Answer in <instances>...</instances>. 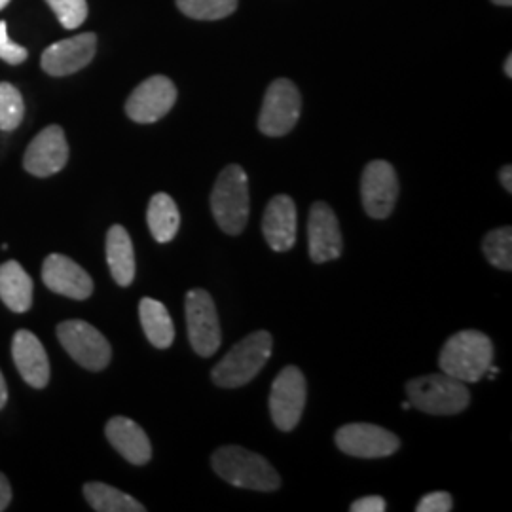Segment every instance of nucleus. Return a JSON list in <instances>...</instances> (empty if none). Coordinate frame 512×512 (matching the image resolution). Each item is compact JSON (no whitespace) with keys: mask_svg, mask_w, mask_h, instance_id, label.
<instances>
[{"mask_svg":"<svg viewBox=\"0 0 512 512\" xmlns=\"http://www.w3.org/2000/svg\"><path fill=\"white\" fill-rule=\"evenodd\" d=\"M211 465L222 480L236 488L275 492L281 486V478L272 463L241 446H220L211 458Z\"/></svg>","mask_w":512,"mask_h":512,"instance_id":"nucleus-1","label":"nucleus"},{"mask_svg":"<svg viewBox=\"0 0 512 512\" xmlns=\"http://www.w3.org/2000/svg\"><path fill=\"white\" fill-rule=\"evenodd\" d=\"M494 359V344L480 330H461L440 351L439 365L444 374L463 384H475L486 376Z\"/></svg>","mask_w":512,"mask_h":512,"instance_id":"nucleus-2","label":"nucleus"},{"mask_svg":"<svg viewBox=\"0 0 512 512\" xmlns=\"http://www.w3.org/2000/svg\"><path fill=\"white\" fill-rule=\"evenodd\" d=\"M272 349L274 338L268 330H256L245 336L213 368V382L224 389H236L249 384L272 357Z\"/></svg>","mask_w":512,"mask_h":512,"instance_id":"nucleus-3","label":"nucleus"},{"mask_svg":"<svg viewBox=\"0 0 512 512\" xmlns=\"http://www.w3.org/2000/svg\"><path fill=\"white\" fill-rule=\"evenodd\" d=\"M211 211L220 230L239 236L249 220V177L241 165H228L220 171L211 192Z\"/></svg>","mask_w":512,"mask_h":512,"instance_id":"nucleus-4","label":"nucleus"},{"mask_svg":"<svg viewBox=\"0 0 512 512\" xmlns=\"http://www.w3.org/2000/svg\"><path fill=\"white\" fill-rule=\"evenodd\" d=\"M406 393L414 408L431 416H456L471 403L465 384L444 372L410 380Z\"/></svg>","mask_w":512,"mask_h":512,"instance_id":"nucleus-5","label":"nucleus"},{"mask_svg":"<svg viewBox=\"0 0 512 512\" xmlns=\"http://www.w3.org/2000/svg\"><path fill=\"white\" fill-rule=\"evenodd\" d=\"M57 338L74 361L86 370L101 372L109 366L112 348L109 340L90 323L71 319L57 325Z\"/></svg>","mask_w":512,"mask_h":512,"instance_id":"nucleus-6","label":"nucleus"},{"mask_svg":"<svg viewBox=\"0 0 512 512\" xmlns=\"http://www.w3.org/2000/svg\"><path fill=\"white\" fill-rule=\"evenodd\" d=\"M186 327L190 346L200 357H211L222 344L219 313L211 294L203 289H192L186 293Z\"/></svg>","mask_w":512,"mask_h":512,"instance_id":"nucleus-7","label":"nucleus"},{"mask_svg":"<svg viewBox=\"0 0 512 512\" xmlns=\"http://www.w3.org/2000/svg\"><path fill=\"white\" fill-rule=\"evenodd\" d=\"M302 97L291 80L277 78L264 97L258 116V129L268 137H283L298 124Z\"/></svg>","mask_w":512,"mask_h":512,"instance_id":"nucleus-8","label":"nucleus"},{"mask_svg":"<svg viewBox=\"0 0 512 512\" xmlns=\"http://www.w3.org/2000/svg\"><path fill=\"white\" fill-rule=\"evenodd\" d=\"M308 397V385L298 366H285L272 384L270 414L275 427L281 431H293L304 414Z\"/></svg>","mask_w":512,"mask_h":512,"instance_id":"nucleus-9","label":"nucleus"},{"mask_svg":"<svg viewBox=\"0 0 512 512\" xmlns=\"http://www.w3.org/2000/svg\"><path fill=\"white\" fill-rule=\"evenodd\" d=\"M334 440L344 454L353 458H387L401 448L397 435L372 423H348L336 431Z\"/></svg>","mask_w":512,"mask_h":512,"instance_id":"nucleus-10","label":"nucleus"},{"mask_svg":"<svg viewBox=\"0 0 512 512\" xmlns=\"http://www.w3.org/2000/svg\"><path fill=\"white\" fill-rule=\"evenodd\" d=\"M397 198L399 179L395 167L384 160H374L366 165L361 177V200L368 217L387 219L395 209Z\"/></svg>","mask_w":512,"mask_h":512,"instance_id":"nucleus-11","label":"nucleus"},{"mask_svg":"<svg viewBox=\"0 0 512 512\" xmlns=\"http://www.w3.org/2000/svg\"><path fill=\"white\" fill-rule=\"evenodd\" d=\"M177 101L175 84L162 74L141 82L126 101V114L137 124H154L162 120Z\"/></svg>","mask_w":512,"mask_h":512,"instance_id":"nucleus-12","label":"nucleus"},{"mask_svg":"<svg viewBox=\"0 0 512 512\" xmlns=\"http://www.w3.org/2000/svg\"><path fill=\"white\" fill-rule=\"evenodd\" d=\"M69 162V145L65 131L59 126H48L38 133L27 147L23 167L35 177H52Z\"/></svg>","mask_w":512,"mask_h":512,"instance_id":"nucleus-13","label":"nucleus"},{"mask_svg":"<svg viewBox=\"0 0 512 512\" xmlns=\"http://www.w3.org/2000/svg\"><path fill=\"white\" fill-rule=\"evenodd\" d=\"M97 37L82 33L78 37L59 40L48 46L42 54V71L50 76H69L88 67L95 57Z\"/></svg>","mask_w":512,"mask_h":512,"instance_id":"nucleus-14","label":"nucleus"},{"mask_svg":"<svg viewBox=\"0 0 512 512\" xmlns=\"http://www.w3.org/2000/svg\"><path fill=\"white\" fill-rule=\"evenodd\" d=\"M42 281L55 294H63L73 300H86L93 293V281L90 274L76 264L69 256H46L42 264Z\"/></svg>","mask_w":512,"mask_h":512,"instance_id":"nucleus-15","label":"nucleus"},{"mask_svg":"<svg viewBox=\"0 0 512 512\" xmlns=\"http://www.w3.org/2000/svg\"><path fill=\"white\" fill-rule=\"evenodd\" d=\"M308 241H310V256L315 264H323L336 260L342 255V232L338 217L334 215L329 203L315 202L311 205L310 220H308Z\"/></svg>","mask_w":512,"mask_h":512,"instance_id":"nucleus-16","label":"nucleus"},{"mask_svg":"<svg viewBox=\"0 0 512 512\" xmlns=\"http://www.w3.org/2000/svg\"><path fill=\"white\" fill-rule=\"evenodd\" d=\"M12 357L25 384L44 389L50 382V361L42 342L31 330L21 329L12 338Z\"/></svg>","mask_w":512,"mask_h":512,"instance_id":"nucleus-17","label":"nucleus"},{"mask_svg":"<svg viewBox=\"0 0 512 512\" xmlns=\"http://www.w3.org/2000/svg\"><path fill=\"white\" fill-rule=\"evenodd\" d=\"M296 219L293 198L279 194L268 203L262 219V234L277 253L293 249L296 243Z\"/></svg>","mask_w":512,"mask_h":512,"instance_id":"nucleus-18","label":"nucleus"},{"mask_svg":"<svg viewBox=\"0 0 512 512\" xmlns=\"http://www.w3.org/2000/svg\"><path fill=\"white\" fill-rule=\"evenodd\" d=\"M105 435L112 448L133 465H147L152 458V444L145 429L129 418H112L105 427Z\"/></svg>","mask_w":512,"mask_h":512,"instance_id":"nucleus-19","label":"nucleus"},{"mask_svg":"<svg viewBox=\"0 0 512 512\" xmlns=\"http://www.w3.org/2000/svg\"><path fill=\"white\" fill-rule=\"evenodd\" d=\"M0 300L16 313L29 311L33 304V279L16 260L0 266Z\"/></svg>","mask_w":512,"mask_h":512,"instance_id":"nucleus-20","label":"nucleus"},{"mask_svg":"<svg viewBox=\"0 0 512 512\" xmlns=\"http://www.w3.org/2000/svg\"><path fill=\"white\" fill-rule=\"evenodd\" d=\"M107 262L110 274L120 287H129L135 279V251L128 230L114 224L107 234Z\"/></svg>","mask_w":512,"mask_h":512,"instance_id":"nucleus-21","label":"nucleus"},{"mask_svg":"<svg viewBox=\"0 0 512 512\" xmlns=\"http://www.w3.org/2000/svg\"><path fill=\"white\" fill-rule=\"evenodd\" d=\"M139 319L148 342L158 349L171 348L175 340V327L169 311L160 300L143 298L139 302Z\"/></svg>","mask_w":512,"mask_h":512,"instance_id":"nucleus-22","label":"nucleus"},{"mask_svg":"<svg viewBox=\"0 0 512 512\" xmlns=\"http://www.w3.org/2000/svg\"><path fill=\"white\" fill-rule=\"evenodd\" d=\"M147 222L152 238L158 243L173 241L181 226V213L175 200L164 192L154 194L148 202Z\"/></svg>","mask_w":512,"mask_h":512,"instance_id":"nucleus-23","label":"nucleus"},{"mask_svg":"<svg viewBox=\"0 0 512 512\" xmlns=\"http://www.w3.org/2000/svg\"><path fill=\"white\" fill-rule=\"evenodd\" d=\"M84 497L90 503L93 511L97 512H145L135 497L124 494L118 488H112L103 482H88L84 486Z\"/></svg>","mask_w":512,"mask_h":512,"instance_id":"nucleus-24","label":"nucleus"},{"mask_svg":"<svg viewBox=\"0 0 512 512\" xmlns=\"http://www.w3.org/2000/svg\"><path fill=\"white\" fill-rule=\"evenodd\" d=\"M184 16L200 21H217L236 12L238 0H177Z\"/></svg>","mask_w":512,"mask_h":512,"instance_id":"nucleus-25","label":"nucleus"},{"mask_svg":"<svg viewBox=\"0 0 512 512\" xmlns=\"http://www.w3.org/2000/svg\"><path fill=\"white\" fill-rule=\"evenodd\" d=\"M482 251L484 256L488 258V262L503 270V272H511L512 270V228H497L494 232H490L484 243H482Z\"/></svg>","mask_w":512,"mask_h":512,"instance_id":"nucleus-26","label":"nucleus"},{"mask_svg":"<svg viewBox=\"0 0 512 512\" xmlns=\"http://www.w3.org/2000/svg\"><path fill=\"white\" fill-rule=\"evenodd\" d=\"M25 116V103L18 88L10 82H0V129L14 131Z\"/></svg>","mask_w":512,"mask_h":512,"instance_id":"nucleus-27","label":"nucleus"},{"mask_svg":"<svg viewBox=\"0 0 512 512\" xmlns=\"http://www.w3.org/2000/svg\"><path fill=\"white\" fill-rule=\"evenodd\" d=\"M46 2L54 10L59 23L69 31L78 29L88 18V2L86 0H46Z\"/></svg>","mask_w":512,"mask_h":512,"instance_id":"nucleus-28","label":"nucleus"},{"mask_svg":"<svg viewBox=\"0 0 512 512\" xmlns=\"http://www.w3.org/2000/svg\"><path fill=\"white\" fill-rule=\"evenodd\" d=\"M27 57L29 52L8 37L6 21H0V59L10 65H21L23 61H27Z\"/></svg>","mask_w":512,"mask_h":512,"instance_id":"nucleus-29","label":"nucleus"},{"mask_svg":"<svg viewBox=\"0 0 512 512\" xmlns=\"http://www.w3.org/2000/svg\"><path fill=\"white\" fill-rule=\"evenodd\" d=\"M454 509V499L448 492H433L421 497L416 511L418 512H450Z\"/></svg>","mask_w":512,"mask_h":512,"instance_id":"nucleus-30","label":"nucleus"},{"mask_svg":"<svg viewBox=\"0 0 512 512\" xmlns=\"http://www.w3.org/2000/svg\"><path fill=\"white\" fill-rule=\"evenodd\" d=\"M349 509H351V512H385L387 505H385L384 497L368 495V497L353 501Z\"/></svg>","mask_w":512,"mask_h":512,"instance_id":"nucleus-31","label":"nucleus"},{"mask_svg":"<svg viewBox=\"0 0 512 512\" xmlns=\"http://www.w3.org/2000/svg\"><path fill=\"white\" fill-rule=\"evenodd\" d=\"M12 501V486L8 478L0 473V512L6 511Z\"/></svg>","mask_w":512,"mask_h":512,"instance_id":"nucleus-32","label":"nucleus"},{"mask_svg":"<svg viewBox=\"0 0 512 512\" xmlns=\"http://www.w3.org/2000/svg\"><path fill=\"white\" fill-rule=\"evenodd\" d=\"M499 181L505 186V190L511 194L512 192V167L511 165H505L501 171H499Z\"/></svg>","mask_w":512,"mask_h":512,"instance_id":"nucleus-33","label":"nucleus"},{"mask_svg":"<svg viewBox=\"0 0 512 512\" xmlns=\"http://www.w3.org/2000/svg\"><path fill=\"white\" fill-rule=\"evenodd\" d=\"M8 403V385L4 382V376L0 372V410Z\"/></svg>","mask_w":512,"mask_h":512,"instance_id":"nucleus-34","label":"nucleus"},{"mask_svg":"<svg viewBox=\"0 0 512 512\" xmlns=\"http://www.w3.org/2000/svg\"><path fill=\"white\" fill-rule=\"evenodd\" d=\"M505 73H507L509 78H512V55H509L507 61H505Z\"/></svg>","mask_w":512,"mask_h":512,"instance_id":"nucleus-35","label":"nucleus"},{"mask_svg":"<svg viewBox=\"0 0 512 512\" xmlns=\"http://www.w3.org/2000/svg\"><path fill=\"white\" fill-rule=\"evenodd\" d=\"M497 6H511L512 0H492Z\"/></svg>","mask_w":512,"mask_h":512,"instance_id":"nucleus-36","label":"nucleus"},{"mask_svg":"<svg viewBox=\"0 0 512 512\" xmlns=\"http://www.w3.org/2000/svg\"><path fill=\"white\" fill-rule=\"evenodd\" d=\"M8 2H10V0H0V10H2V8H6V6H8Z\"/></svg>","mask_w":512,"mask_h":512,"instance_id":"nucleus-37","label":"nucleus"},{"mask_svg":"<svg viewBox=\"0 0 512 512\" xmlns=\"http://www.w3.org/2000/svg\"><path fill=\"white\" fill-rule=\"evenodd\" d=\"M412 408V404H410V401H406V403H403V410H410Z\"/></svg>","mask_w":512,"mask_h":512,"instance_id":"nucleus-38","label":"nucleus"}]
</instances>
